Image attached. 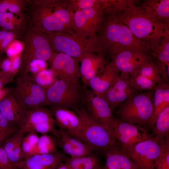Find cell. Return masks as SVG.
I'll use <instances>...</instances> for the list:
<instances>
[{
	"label": "cell",
	"mask_w": 169,
	"mask_h": 169,
	"mask_svg": "<svg viewBox=\"0 0 169 169\" xmlns=\"http://www.w3.org/2000/svg\"><path fill=\"white\" fill-rule=\"evenodd\" d=\"M24 47L23 41L15 39L9 44L5 49V53L7 57L12 58L17 55L22 54Z\"/></svg>",
	"instance_id": "38"
},
{
	"label": "cell",
	"mask_w": 169,
	"mask_h": 169,
	"mask_svg": "<svg viewBox=\"0 0 169 169\" xmlns=\"http://www.w3.org/2000/svg\"><path fill=\"white\" fill-rule=\"evenodd\" d=\"M31 27L42 33H74V12L68 0L29 1Z\"/></svg>",
	"instance_id": "1"
},
{
	"label": "cell",
	"mask_w": 169,
	"mask_h": 169,
	"mask_svg": "<svg viewBox=\"0 0 169 169\" xmlns=\"http://www.w3.org/2000/svg\"><path fill=\"white\" fill-rule=\"evenodd\" d=\"M97 37L105 55L111 58L125 50L135 49L150 54L146 43L136 37L130 28L116 17L115 13H105V17Z\"/></svg>",
	"instance_id": "3"
},
{
	"label": "cell",
	"mask_w": 169,
	"mask_h": 169,
	"mask_svg": "<svg viewBox=\"0 0 169 169\" xmlns=\"http://www.w3.org/2000/svg\"><path fill=\"white\" fill-rule=\"evenodd\" d=\"M18 127H13L7 129H0V142L11 135L14 134Z\"/></svg>",
	"instance_id": "44"
},
{
	"label": "cell",
	"mask_w": 169,
	"mask_h": 169,
	"mask_svg": "<svg viewBox=\"0 0 169 169\" xmlns=\"http://www.w3.org/2000/svg\"><path fill=\"white\" fill-rule=\"evenodd\" d=\"M28 74L33 82L46 89L58 79L50 69H47L36 74Z\"/></svg>",
	"instance_id": "32"
},
{
	"label": "cell",
	"mask_w": 169,
	"mask_h": 169,
	"mask_svg": "<svg viewBox=\"0 0 169 169\" xmlns=\"http://www.w3.org/2000/svg\"><path fill=\"white\" fill-rule=\"evenodd\" d=\"M79 62L80 79L83 89L88 88L90 80L103 72L107 64L105 56L92 53L85 55Z\"/></svg>",
	"instance_id": "20"
},
{
	"label": "cell",
	"mask_w": 169,
	"mask_h": 169,
	"mask_svg": "<svg viewBox=\"0 0 169 169\" xmlns=\"http://www.w3.org/2000/svg\"><path fill=\"white\" fill-rule=\"evenodd\" d=\"M39 138L37 133L34 131L29 132L24 136L22 143L24 160L30 156L31 153L37 144Z\"/></svg>",
	"instance_id": "34"
},
{
	"label": "cell",
	"mask_w": 169,
	"mask_h": 169,
	"mask_svg": "<svg viewBox=\"0 0 169 169\" xmlns=\"http://www.w3.org/2000/svg\"><path fill=\"white\" fill-rule=\"evenodd\" d=\"M22 54H19L11 58L10 75L12 78L13 79L15 76L20 71L21 67Z\"/></svg>",
	"instance_id": "42"
},
{
	"label": "cell",
	"mask_w": 169,
	"mask_h": 169,
	"mask_svg": "<svg viewBox=\"0 0 169 169\" xmlns=\"http://www.w3.org/2000/svg\"><path fill=\"white\" fill-rule=\"evenodd\" d=\"M48 61L49 69L58 79L80 84L79 62L78 59L63 53L53 52Z\"/></svg>",
	"instance_id": "15"
},
{
	"label": "cell",
	"mask_w": 169,
	"mask_h": 169,
	"mask_svg": "<svg viewBox=\"0 0 169 169\" xmlns=\"http://www.w3.org/2000/svg\"><path fill=\"white\" fill-rule=\"evenodd\" d=\"M107 169H139L117 144L104 152Z\"/></svg>",
	"instance_id": "24"
},
{
	"label": "cell",
	"mask_w": 169,
	"mask_h": 169,
	"mask_svg": "<svg viewBox=\"0 0 169 169\" xmlns=\"http://www.w3.org/2000/svg\"><path fill=\"white\" fill-rule=\"evenodd\" d=\"M169 105V83L162 80L154 89L153 113L147 125L149 128H152L160 113Z\"/></svg>",
	"instance_id": "26"
},
{
	"label": "cell",
	"mask_w": 169,
	"mask_h": 169,
	"mask_svg": "<svg viewBox=\"0 0 169 169\" xmlns=\"http://www.w3.org/2000/svg\"><path fill=\"white\" fill-rule=\"evenodd\" d=\"M110 131L121 150L127 154L138 143L153 136L142 126L129 123L115 118Z\"/></svg>",
	"instance_id": "11"
},
{
	"label": "cell",
	"mask_w": 169,
	"mask_h": 169,
	"mask_svg": "<svg viewBox=\"0 0 169 169\" xmlns=\"http://www.w3.org/2000/svg\"><path fill=\"white\" fill-rule=\"evenodd\" d=\"M156 169H169V137L162 142L161 154L156 162Z\"/></svg>",
	"instance_id": "35"
},
{
	"label": "cell",
	"mask_w": 169,
	"mask_h": 169,
	"mask_svg": "<svg viewBox=\"0 0 169 169\" xmlns=\"http://www.w3.org/2000/svg\"><path fill=\"white\" fill-rule=\"evenodd\" d=\"M48 66L47 61L39 59H34L27 64L23 73L28 74H36L47 69Z\"/></svg>",
	"instance_id": "37"
},
{
	"label": "cell",
	"mask_w": 169,
	"mask_h": 169,
	"mask_svg": "<svg viewBox=\"0 0 169 169\" xmlns=\"http://www.w3.org/2000/svg\"><path fill=\"white\" fill-rule=\"evenodd\" d=\"M13 127L0 111V129H7Z\"/></svg>",
	"instance_id": "45"
},
{
	"label": "cell",
	"mask_w": 169,
	"mask_h": 169,
	"mask_svg": "<svg viewBox=\"0 0 169 169\" xmlns=\"http://www.w3.org/2000/svg\"><path fill=\"white\" fill-rule=\"evenodd\" d=\"M150 54L157 60L155 63L161 78L169 82L166 72L167 68L169 67V32L164 34Z\"/></svg>",
	"instance_id": "25"
},
{
	"label": "cell",
	"mask_w": 169,
	"mask_h": 169,
	"mask_svg": "<svg viewBox=\"0 0 169 169\" xmlns=\"http://www.w3.org/2000/svg\"><path fill=\"white\" fill-rule=\"evenodd\" d=\"M8 31L1 29L0 30V42L3 38Z\"/></svg>",
	"instance_id": "49"
},
{
	"label": "cell",
	"mask_w": 169,
	"mask_h": 169,
	"mask_svg": "<svg viewBox=\"0 0 169 169\" xmlns=\"http://www.w3.org/2000/svg\"><path fill=\"white\" fill-rule=\"evenodd\" d=\"M83 94L80 84L58 79L46 89L47 106L74 111L82 104Z\"/></svg>",
	"instance_id": "7"
},
{
	"label": "cell",
	"mask_w": 169,
	"mask_h": 169,
	"mask_svg": "<svg viewBox=\"0 0 169 169\" xmlns=\"http://www.w3.org/2000/svg\"><path fill=\"white\" fill-rule=\"evenodd\" d=\"M59 138L58 146L62 149L65 153L69 155L70 157H80L91 154L86 151L76 149L67 141Z\"/></svg>",
	"instance_id": "36"
},
{
	"label": "cell",
	"mask_w": 169,
	"mask_h": 169,
	"mask_svg": "<svg viewBox=\"0 0 169 169\" xmlns=\"http://www.w3.org/2000/svg\"><path fill=\"white\" fill-rule=\"evenodd\" d=\"M12 89L3 88L0 89V101L12 90Z\"/></svg>",
	"instance_id": "47"
},
{
	"label": "cell",
	"mask_w": 169,
	"mask_h": 169,
	"mask_svg": "<svg viewBox=\"0 0 169 169\" xmlns=\"http://www.w3.org/2000/svg\"><path fill=\"white\" fill-rule=\"evenodd\" d=\"M11 62V58L8 57L5 58H4L1 62L0 70L14 82V79L12 78L10 75Z\"/></svg>",
	"instance_id": "43"
},
{
	"label": "cell",
	"mask_w": 169,
	"mask_h": 169,
	"mask_svg": "<svg viewBox=\"0 0 169 169\" xmlns=\"http://www.w3.org/2000/svg\"><path fill=\"white\" fill-rule=\"evenodd\" d=\"M140 92L131 85L129 73L120 72L116 82L105 93L99 95L107 102L114 112L130 97Z\"/></svg>",
	"instance_id": "16"
},
{
	"label": "cell",
	"mask_w": 169,
	"mask_h": 169,
	"mask_svg": "<svg viewBox=\"0 0 169 169\" xmlns=\"http://www.w3.org/2000/svg\"></svg>",
	"instance_id": "51"
},
{
	"label": "cell",
	"mask_w": 169,
	"mask_h": 169,
	"mask_svg": "<svg viewBox=\"0 0 169 169\" xmlns=\"http://www.w3.org/2000/svg\"><path fill=\"white\" fill-rule=\"evenodd\" d=\"M129 74L131 85L140 92L154 90L163 80L153 60Z\"/></svg>",
	"instance_id": "17"
},
{
	"label": "cell",
	"mask_w": 169,
	"mask_h": 169,
	"mask_svg": "<svg viewBox=\"0 0 169 169\" xmlns=\"http://www.w3.org/2000/svg\"><path fill=\"white\" fill-rule=\"evenodd\" d=\"M65 163L69 169H100V161L92 153L80 157H67Z\"/></svg>",
	"instance_id": "28"
},
{
	"label": "cell",
	"mask_w": 169,
	"mask_h": 169,
	"mask_svg": "<svg viewBox=\"0 0 169 169\" xmlns=\"http://www.w3.org/2000/svg\"><path fill=\"white\" fill-rule=\"evenodd\" d=\"M45 34L50 40L53 52L66 54L77 59L79 62L89 53L105 56L97 38H84L74 33L50 32Z\"/></svg>",
	"instance_id": "4"
},
{
	"label": "cell",
	"mask_w": 169,
	"mask_h": 169,
	"mask_svg": "<svg viewBox=\"0 0 169 169\" xmlns=\"http://www.w3.org/2000/svg\"><path fill=\"white\" fill-rule=\"evenodd\" d=\"M23 13H13L9 12L0 13V28L7 24L13 22L20 18Z\"/></svg>",
	"instance_id": "41"
},
{
	"label": "cell",
	"mask_w": 169,
	"mask_h": 169,
	"mask_svg": "<svg viewBox=\"0 0 169 169\" xmlns=\"http://www.w3.org/2000/svg\"><path fill=\"white\" fill-rule=\"evenodd\" d=\"M24 135L18 130L7 140L2 146L10 161L18 166L24 161L22 143Z\"/></svg>",
	"instance_id": "27"
},
{
	"label": "cell",
	"mask_w": 169,
	"mask_h": 169,
	"mask_svg": "<svg viewBox=\"0 0 169 169\" xmlns=\"http://www.w3.org/2000/svg\"><path fill=\"white\" fill-rule=\"evenodd\" d=\"M2 56H0V65L1 64V62L2 60V59L4 58Z\"/></svg>",
	"instance_id": "50"
},
{
	"label": "cell",
	"mask_w": 169,
	"mask_h": 169,
	"mask_svg": "<svg viewBox=\"0 0 169 169\" xmlns=\"http://www.w3.org/2000/svg\"><path fill=\"white\" fill-rule=\"evenodd\" d=\"M13 82L6 74L0 70V89L5 84Z\"/></svg>",
	"instance_id": "46"
},
{
	"label": "cell",
	"mask_w": 169,
	"mask_h": 169,
	"mask_svg": "<svg viewBox=\"0 0 169 169\" xmlns=\"http://www.w3.org/2000/svg\"><path fill=\"white\" fill-rule=\"evenodd\" d=\"M154 90L140 92L120 105L115 118L132 124L147 125L153 111Z\"/></svg>",
	"instance_id": "5"
},
{
	"label": "cell",
	"mask_w": 169,
	"mask_h": 169,
	"mask_svg": "<svg viewBox=\"0 0 169 169\" xmlns=\"http://www.w3.org/2000/svg\"><path fill=\"white\" fill-rule=\"evenodd\" d=\"M74 13L78 10L101 7L107 4L108 0H68Z\"/></svg>",
	"instance_id": "33"
},
{
	"label": "cell",
	"mask_w": 169,
	"mask_h": 169,
	"mask_svg": "<svg viewBox=\"0 0 169 169\" xmlns=\"http://www.w3.org/2000/svg\"><path fill=\"white\" fill-rule=\"evenodd\" d=\"M83 89L82 105L88 114L109 131L115 118L113 111L106 101L88 88Z\"/></svg>",
	"instance_id": "13"
},
{
	"label": "cell",
	"mask_w": 169,
	"mask_h": 169,
	"mask_svg": "<svg viewBox=\"0 0 169 169\" xmlns=\"http://www.w3.org/2000/svg\"><path fill=\"white\" fill-rule=\"evenodd\" d=\"M111 58V61L120 72L129 74L153 60L150 54L135 49L121 51L115 54Z\"/></svg>",
	"instance_id": "18"
},
{
	"label": "cell",
	"mask_w": 169,
	"mask_h": 169,
	"mask_svg": "<svg viewBox=\"0 0 169 169\" xmlns=\"http://www.w3.org/2000/svg\"><path fill=\"white\" fill-rule=\"evenodd\" d=\"M108 4L104 6L77 11L74 13V33L84 38H97L105 17V11Z\"/></svg>",
	"instance_id": "12"
},
{
	"label": "cell",
	"mask_w": 169,
	"mask_h": 169,
	"mask_svg": "<svg viewBox=\"0 0 169 169\" xmlns=\"http://www.w3.org/2000/svg\"><path fill=\"white\" fill-rule=\"evenodd\" d=\"M120 74L111 61L107 64L103 72L90 80L88 87L96 94L101 95L116 82Z\"/></svg>",
	"instance_id": "23"
},
{
	"label": "cell",
	"mask_w": 169,
	"mask_h": 169,
	"mask_svg": "<svg viewBox=\"0 0 169 169\" xmlns=\"http://www.w3.org/2000/svg\"><path fill=\"white\" fill-rule=\"evenodd\" d=\"M12 90L0 101V111L12 126L19 128L28 110L19 102Z\"/></svg>",
	"instance_id": "21"
},
{
	"label": "cell",
	"mask_w": 169,
	"mask_h": 169,
	"mask_svg": "<svg viewBox=\"0 0 169 169\" xmlns=\"http://www.w3.org/2000/svg\"><path fill=\"white\" fill-rule=\"evenodd\" d=\"M24 49L21 56L22 66L19 73H23L27 64L38 59L48 61L53 52L48 35L32 27L25 35L23 41Z\"/></svg>",
	"instance_id": "9"
},
{
	"label": "cell",
	"mask_w": 169,
	"mask_h": 169,
	"mask_svg": "<svg viewBox=\"0 0 169 169\" xmlns=\"http://www.w3.org/2000/svg\"><path fill=\"white\" fill-rule=\"evenodd\" d=\"M12 92L19 102L27 110L47 106L46 89L35 83L28 74L18 73Z\"/></svg>",
	"instance_id": "8"
},
{
	"label": "cell",
	"mask_w": 169,
	"mask_h": 169,
	"mask_svg": "<svg viewBox=\"0 0 169 169\" xmlns=\"http://www.w3.org/2000/svg\"><path fill=\"white\" fill-rule=\"evenodd\" d=\"M21 32L13 31H8L7 33L0 42V56H2L6 47L13 40L20 36Z\"/></svg>",
	"instance_id": "39"
},
{
	"label": "cell",
	"mask_w": 169,
	"mask_h": 169,
	"mask_svg": "<svg viewBox=\"0 0 169 169\" xmlns=\"http://www.w3.org/2000/svg\"><path fill=\"white\" fill-rule=\"evenodd\" d=\"M54 117L56 125L60 129L64 130L72 136L80 140L82 122L74 110L49 107Z\"/></svg>",
	"instance_id": "19"
},
{
	"label": "cell",
	"mask_w": 169,
	"mask_h": 169,
	"mask_svg": "<svg viewBox=\"0 0 169 169\" xmlns=\"http://www.w3.org/2000/svg\"><path fill=\"white\" fill-rule=\"evenodd\" d=\"M56 169H69L68 166L64 163H61Z\"/></svg>",
	"instance_id": "48"
},
{
	"label": "cell",
	"mask_w": 169,
	"mask_h": 169,
	"mask_svg": "<svg viewBox=\"0 0 169 169\" xmlns=\"http://www.w3.org/2000/svg\"><path fill=\"white\" fill-rule=\"evenodd\" d=\"M163 140L153 136L137 143L127 155L139 169H155Z\"/></svg>",
	"instance_id": "14"
},
{
	"label": "cell",
	"mask_w": 169,
	"mask_h": 169,
	"mask_svg": "<svg viewBox=\"0 0 169 169\" xmlns=\"http://www.w3.org/2000/svg\"><path fill=\"white\" fill-rule=\"evenodd\" d=\"M143 3L151 9L159 21L169 25V0H147Z\"/></svg>",
	"instance_id": "30"
},
{
	"label": "cell",
	"mask_w": 169,
	"mask_h": 169,
	"mask_svg": "<svg viewBox=\"0 0 169 169\" xmlns=\"http://www.w3.org/2000/svg\"><path fill=\"white\" fill-rule=\"evenodd\" d=\"M152 127V135L159 140L162 141L169 137V105L161 112Z\"/></svg>",
	"instance_id": "29"
},
{
	"label": "cell",
	"mask_w": 169,
	"mask_h": 169,
	"mask_svg": "<svg viewBox=\"0 0 169 169\" xmlns=\"http://www.w3.org/2000/svg\"><path fill=\"white\" fill-rule=\"evenodd\" d=\"M57 152L55 141L50 136L44 134L39 137L38 141L31 151L30 156L38 154L54 153Z\"/></svg>",
	"instance_id": "31"
},
{
	"label": "cell",
	"mask_w": 169,
	"mask_h": 169,
	"mask_svg": "<svg viewBox=\"0 0 169 169\" xmlns=\"http://www.w3.org/2000/svg\"><path fill=\"white\" fill-rule=\"evenodd\" d=\"M64 159V156L58 152L35 155L25 159L19 167L20 169H56Z\"/></svg>",
	"instance_id": "22"
},
{
	"label": "cell",
	"mask_w": 169,
	"mask_h": 169,
	"mask_svg": "<svg viewBox=\"0 0 169 169\" xmlns=\"http://www.w3.org/2000/svg\"><path fill=\"white\" fill-rule=\"evenodd\" d=\"M0 169H19L18 166L10 161L2 146H0Z\"/></svg>",
	"instance_id": "40"
},
{
	"label": "cell",
	"mask_w": 169,
	"mask_h": 169,
	"mask_svg": "<svg viewBox=\"0 0 169 169\" xmlns=\"http://www.w3.org/2000/svg\"><path fill=\"white\" fill-rule=\"evenodd\" d=\"M82 122L80 140L93 151L103 152L117 144L109 130L92 119L87 113L82 104L74 111Z\"/></svg>",
	"instance_id": "6"
},
{
	"label": "cell",
	"mask_w": 169,
	"mask_h": 169,
	"mask_svg": "<svg viewBox=\"0 0 169 169\" xmlns=\"http://www.w3.org/2000/svg\"><path fill=\"white\" fill-rule=\"evenodd\" d=\"M55 121L49 108L41 106L28 110L18 130L26 134L31 131L45 134L49 133L59 137V130L55 127Z\"/></svg>",
	"instance_id": "10"
},
{
	"label": "cell",
	"mask_w": 169,
	"mask_h": 169,
	"mask_svg": "<svg viewBox=\"0 0 169 169\" xmlns=\"http://www.w3.org/2000/svg\"><path fill=\"white\" fill-rule=\"evenodd\" d=\"M135 3L131 0L126 8L115 14L136 37L149 45L151 52L164 34L169 32V25L159 21L149 7L143 3L137 6Z\"/></svg>",
	"instance_id": "2"
}]
</instances>
